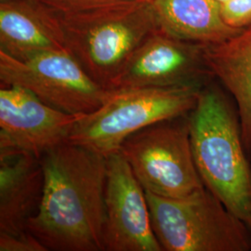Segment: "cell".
I'll list each match as a JSON object with an SVG mask.
<instances>
[{
    "label": "cell",
    "mask_w": 251,
    "mask_h": 251,
    "mask_svg": "<svg viewBox=\"0 0 251 251\" xmlns=\"http://www.w3.org/2000/svg\"><path fill=\"white\" fill-rule=\"evenodd\" d=\"M41 204L26 230L48 251H105L107 158L66 144L45 152Z\"/></svg>",
    "instance_id": "cell-1"
},
{
    "label": "cell",
    "mask_w": 251,
    "mask_h": 251,
    "mask_svg": "<svg viewBox=\"0 0 251 251\" xmlns=\"http://www.w3.org/2000/svg\"><path fill=\"white\" fill-rule=\"evenodd\" d=\"M194 160L205 187L251 230V166L238 111L214 78L198 94L189 113Z\"/></svg>",
    "instance_id": "cell-2"
},
{
    "label": "cell",
    "mask_w": 251,
    "mask_h": 251,
    "mask_svg": "<svg viewBox=\"0 0 251 251\" xmlns=\"http://www.w3.org/2000/svg\"><path fill=\"white\" fill-rule=\"evenodd\" d=\"M66 50L107 90L157 26L152 5L125 0L80 12H57Z\"/></svg>",
    "instance_id": "cell-3"
},
{
    "label": "cell",
    "mask_w": 251,
    "mask_h": 251,
    "mask_svg": "<svg viewBox=\"0 0 251 251\" xmlns=\"http://www.w3.org/2000/svg\"><path fill=\"white\" fill-rule=\"evenodd\" d=\"M202 88H144L107 90L102 104L75 122L69 144L107 158L119 152L126 138L148 126L188 115Z\"/></svg>",
    "instance_id": "cell-4"
},
{
    "label": "cell",
    "mask_w": 251,
    "mask_h": 251,
    "mask_svg": "<svg viewBox=\"0 0 251 251\" xmlns=\"http://www.w3.org/2000/svg\"><path fill=\"white\" fill-rule=\"evenodd\" d=\"M163 251H250L251 230L206 187L186 198L145 191Z\"/></svg>",
    "instance_id": "cell-5"
},
{
    "label": "cell",
    "mask_w": 251,
    "mask_h": 251,
    "mask_svg": "<svg viewBox=\"0 0 251 251\" xmlns=\"http://www.w3.org/2000/svg\"><path fill=\"white\" fill-rule=\"evenodd\" d=\"M188 115L148 126L121 145L118 152L145 191L182 198L205 186L194 160Z\"/></svg>",
    "instance_id": "cell-6"
},
{
    "label": "cell",
    "mask_w": 251,
    "mask_h": 251,
    "mask_svg": "<svg viewBox=\"0 0 251 251\" xmlns=\"http://www.w3.org/2000/svg\"><path fill=\"white\" fill-rule=\"evenodd\" d=\"M0 81L29 90L50 106L71 115L99 108L107 90L93 80L67 50L19 61L0 51Z\"/></svg>",
    "instance_id": "cell-7"
},
{
    "label": "cell",
    "mask_w": 251,
    "mask_h": 251,
    "mask_svg": "<svg viewBox=\"0 0 251 251\" xmlns=\"http://www.w3.org/2000/svg\"><path fill=\"white\" fill-rule=\"evenodd\" d=\"M214 78L206 60V45L156 28L138 47L107 90L203 88Z\"/></svg>",
    "instance_id": "cell-8"
},
{
    "label": "cell",
    "mask_w": 251,
    "mask_h": 251,
    "mask_svg": "<svg viewBox=\"0 0 251 251\" xmlns=\"http://www.w3.org/2000/svg\"><path fill=\"white\" fill-rule=\"evenodd\" d=\"M82 116L50 106L24 88L1 85L0 153L29 152L41 158L68 142Z\"/></svg>",
    "instance_id": "cell-9"
},
{
    "label": "cell",
    "mask_w": 251,
    "mask_h": 251,
    "mask_svg": "<svg viewBox=\"0 0 251 251\" xmlns=\"http://www.w3.org/2000/svg\"><path fill=\"white\" fill-rule=\"evenodd\" d=\"M104 202L105 251H163L145 190L120 152L107 157Z\"/></svg>",
    "instance_id": "cell-10"
},
{
    "label": "cell",
    "mask_w": 251,
    "mask_h": 251,
    "mask_svg": "<svg viewBox=\"0 0 251 251\" xmlns=\"http://www.w3.org/2000/svg\"><path fill=\"white\" fill-rule=\"evenodd\" d=\"M66 50L56 11L40 0L0 2V51L19 61Z\"/></svg>",
    "instance_id": "cell-11"
},
{
    "label": "cell",
    "mask_w": 251,
    "mask_h": 251,
    "mask_svg": "<svg viewBox=\"0 0 251 251\" xmlns=\"http://www.w3.org/2000/svg\"><path fill=\"white\" fill-rule=\"evenodd\" d=\"M45 176L40 157L29 152L0 153V233L27 231L43 198Z\"/></svg>",
    "instance_id": "cell-12"
},
{
    "label": "cell",
    "mask_w": 251,
    "mask_h": 251,
    "mask_svg": "<svg viewBox=\"0 0 251 251\" xmlns=\"http://www.w3.org/2000/svg\"><path fill=\"white\" fill-rule=\"evenodd\" d=\"M206 56L214 77L235 102L245 149L251 159V25L230 39L206 45Z\"/></svg>",
    "instance_id": "cell-13"
},
{
    "label": "cell",
    "mask_w": 251,
    "mask_h": 251,
    "mask_svg": "<svg viewBox=\"0 0 251 251\" xmlns=\"http://www.w3.org/2000/svg\"><path fill=\"white\" fill-rule=\"evenodd\" d=\"M151 5L158 28L191 42L216 44L242 31L225 23L216 0H152Z\"/></svg>",
    "instance_id": "cell-14"
},
{
    "label": "cell",
    "mask_w": 251,
    "mask_h": 251,
    "mask_svg": "<svg viewBox=\"0 0 251 251\" xmlns=\"http://www.w3.org/2000/svg\"><path fill=\"white\" fill-rule=\"evenodd\" d=\"M223 18L229 26L243 30L251 25V0H228L221 5Z\"/></svg>",
    "instance_id": "cell-15"
},
{
    "label": "cell",
    "mask_w": 251,
    "mask_h": 251,
    "mask_svg": "<svg viewBox=\"0 0 251 251\" xmlns=\"http://www.w3.org/2000/svg\"><path fill=\"white\" fill-rule=\"evenodd\" d=\"M0 251H48L45 246L28 231L17 234L0 233Z\"/></svg>",
    "instance_id": "cell-16"
},
{
    "label": "cell",
    "mask_w": 251,
    "mask_h": 251,
    "mask_svg": "<svg viewBox=\"0 0 251 251\" xmlns=\"http://www.w3.org/2000/svg\"><path fill=\"white\" fill-rule=\"evenodd\" d=\"M46 6L61 13L80 12L113 5L125 0H40Z\"/></svg>",
    "instance_id": "cell-17"
},
{
    "label": "cell",
    "mask_w": 251,
    "mask_h": 251,
    "mask_svg": "<svg viewBox=\"0 0 251 251\" xmlns=\"http://www.w3.org/2000/svg\"><path fill=\"white\" fill-rule=\"evenodd\" d=\"M220 5H223V4H225V2H227L228 0H216Z\"/></svg>",
    "instance_id": "cell-18"
},
{
    "label": "cell",
    "mask_w": 251,
    "mask_h": 251,
    "mask_svg": "<svg viewBox=\"0 0 251 251\" xmlns=\"http://www.w3.org/2000/svg\"><path fill=\"white\" fill-rule=\"evenodd\" d=\"M139 1H144V2H149V3H151L152 0H139Z\"/></svg>",
    "instance_id": "cell-19"
},
{
    "label": "cell",
    "mask_w": 251,
    "mask_h": 251,
    "mask_svg": "<svg viewBox=\"0 0 251 251\" xmlns=\"http://www.w3.org/2000/svg\"><path fill=\"white\" fill-rule=\"evenodd\" d=\"M5 1H9V0H0V2H5Z\"/></svg>",
    "instance_id": "cell-20"
}]
</instances>
